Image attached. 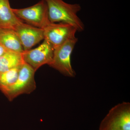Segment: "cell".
Instances as JSON below:
<instances>
[{"instance_id":"obj_1","label":"cell","mask_w":130,"mask_h":130,"mask_svg":"<svg viewBox=\"0 0 130 130\" xmlns=\"http://www.w3.org/2000/svg\"><path fill=\"white\" fill-rule=\"evenodd\" d=\"M48 10L49 19L51 23L69 24L82 32L85 25L77 14L81 10L79 4H69L63 0H44Z\"/></svg>"},{"instance_id":"obj_2","label":"cell","mask_w":130,"mask_h":130,"mask_svg":"<svg viewBox=\"0 0 130 130\" xmlns=\"http://www.w3.org/2000/svg\"><path fill=\"white\" fill-rule=\"evenodd\" d=\"M99 130H130V103L113 107L100 123Z\"/></svg>"},{"instance_id":"obj_6","label":"cell","mask_w":130,"mask_h":130,"mask_svg":"<svg viewBox=\"0 0 130 130\" xmlns=\"http://www.w3.org/2000/svg\"><path fill=\"white\" fill-rule=\"evenodd\" d=\"M55 48L53 45L44 39L39 46L22 53L24 63L29 65L36 72L44 64L49 65L53 57Z\"/></svg>"},{"instance_id":"obj_5","label":"cell","mask_w":130,"mask_h":130,"mask_svg":"<svg viewBox=\"0 0 130 130\" xmlns=\"http://www.w3.org/2000/svg\"><path fill=\"white\" fill-rule=\"evenodd\" d=\"M77 41L76 37L55 48L53 60L49 66L65 76L74 77L76 74L72 66L71 56Z\"/></svg>"},{"instance_id":"obj_9","label":"cell","mask_w":130,"mask_h":130,"mask_svg":"<svg viewBox=\"0 0 130 130\" xmlns=\"http://www.w3.org/2000/svg\"><path fill=\"white\" fill-rule=\"evenodd\" d=\"M0 43L8 51L22 53L23 46L14 29L0 27Z\"/></svg>"},{"instance_id":"obj_7","label":"cell","mask_w":130,"mask_h":130,"mask_svg":"<svg viewBox=\"0 0 130 130\" xmlns=\"http://www.w3.org/2000/svg\"><path fill=\"white\" fill-rule=\"evenodd\" d=\"M44 39L47 40L54 48L68 40L76 38V28L69 24L51 23L43 29Z\"/></svg>"},{"instance_id":"obj_13","label":"cell","mask_w":130,"mask_h":130,"mask_svg":"<svg viewBox=\"0 0 130 130\" xmlns=\"http://www.w3.org/2000/svg\"><path fill=\"white\" fill-rule=\"evenodd\" d=\"M8 51L3 46L2 44L0 43V56L3 55L7 51Z\"/></svg>"},{"instance_id":"obj_4","label":"cell","mask_w":130,"mask_h":130,"mask_svg":"<svg viewBox=\"0 0 130 130\" xmlns=\"http://www.w3.org/2000/svg\"><path fill=\"white\" fill-rule=\"evenodd\" d=\"M13 11L20 19L27 24L37 28L44 29L51 22L49 19L47 6L44 0L26 8H12Z\"/></svg>"},{"instance_id":"obj_12","label":"cell","mask_w":130,"mask_h":130,"mask_svg":"<svg viewBox=\"0 0 130 130\" xmlns=\"http://www.w3.org/2000/svg\"><path fill=\"white\" fill-rule=\"evenodd\" d=\"M22 65L0 73V90L2 92L11 86L16 82Z\"/></svg>"},{"instance_id":"obj_10","label":"cell","mask_w":130,"mask_h":130,"mask_svg":"<svg viewBox=\"0 0 130 130\" xmlns=\"http://www.w3.org/2000/svg\"><path fill=\"white\" fill-rule=\"evenodd\" d=\"M23 22L13 11L9 0H0V27L14 29Z\"/></svg>"},{"instance_id":"obj_8","label":"cell","mask_w":130,"mask_h":130,"mask_svg":"<svg viewBox=\"0 0 130 130\" xmlns=\"http://www.w3.org/2000/svg\"><path fill=\"white\" fill-rule=\"evenodd\" d=\"M18 35L24 51L31 49L32 47L44 40V30L25 24L23 22L14 28Z\"/></svg>"},{"instance_id":"obj_3","label":"cell","mask_w":130,"mask_h":130,"mask_svg":"<svg viewBox=\"0 0 130 130\" xmlns=\"http://www.w3.org/2000/svg\"><path fill=\"white\" fill-rule=\"evenodd\" d=\"M35 70L26 63L21 66L18 77L13 85L2 91L11 101L17 96L23 94H29L36 88L35 79Z\"/></svg>"},{"instance_id":"obj_11","label":"cell","mask_w":130,"mask_h":130,"mask_svg":"<svg viewBox=\"0 0 130 130\" xmlns=\"http://www.w3.org/2000/svg\"><path fill=\"white\" fill-rule=\"evenodd\" d=\"M24 63L22 53L8 51L0 56V73L21 66Z\"/></svg>"}]
</instances>
